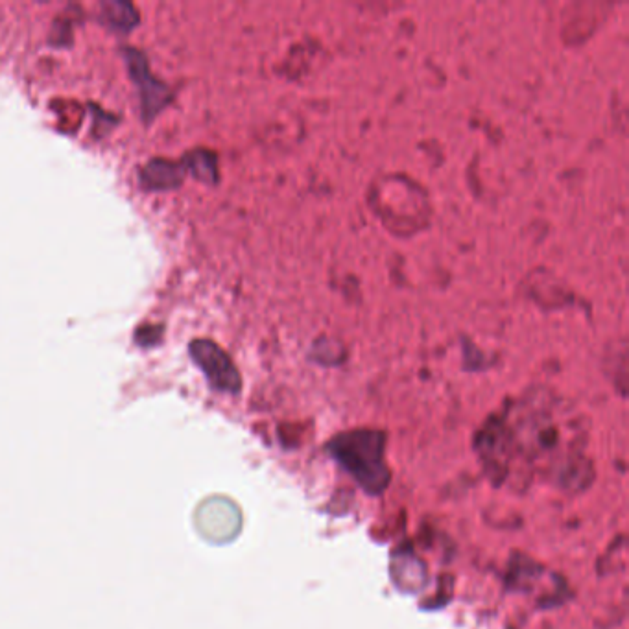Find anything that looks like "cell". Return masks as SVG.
I'll use <instances>...</instances> for the list:
<instances>
[{"label": "cell", "mask_w": 629, "mask_h": 629, "mask_svg": "<svg viewBox=\"0 0 629 629\" xmlns=\"http://www.w3.org/2000/svg\"><path fill=\"white\" fill-rule=\"evenodd\" d=\"M190 351H192V358L200 364V368L207 373V377L213 380L216 386L227 388V390L237 388V373L226 355L216 345L198 340L190 345Z\"/></svg>", "instance_id": "obj_1"}, {"label": "cell", "mask_w": 629, "mask_h": 629, "mask_svg": "<svg viewBox=\"0 0 629 629\" xmlns=\"http://www.w3.org/2000/svg\"><path fill=\"white\" fill-rule=\"evenodd\" d=\"M155 167L159 168L161 172H157L152 165L144 168L143 181L152 187V189H168V187H174L178 185V174H176V167L168 161H155Z\"/></svg>", "instance_id": "obj_2"}]
</instances>
